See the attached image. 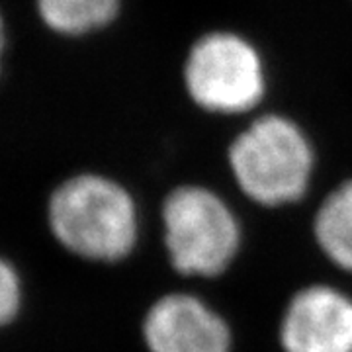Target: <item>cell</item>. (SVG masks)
Masks as SVG:
<instances>
[{"mask_svg": "<svg viewBox=\"0 0 352 352\" xmlns=\"http://www.w3.org/2000/svg\"><path fill=\"white\" fill-rule=\"evenodd\" d=\"M45 229L53 243L75 258L120 263L138 243V206L129 190L110 176L75 173L47 194Z\"/></svg>", "mask_w": 352, "mask_h": 352, "instance_id": "cell-1", "label": "cell"}, {"mask_svg": "<svg viewBox=\"0 0 352 352\" xmlns=\"http://www.w3.org/2000/svg\"><path fill=\"white\" fill-rule=\"evenodd\" d=\"M143 340L149 352H231L226 321L186 294L153 303L143 319Z\"/></svg>", "mask_w": 352, "mask_h": 352, "instance_id": "cell-5", "label": "cell"}, {"mask_svg": "<svg viewBox=\"0 0 352 352\" xmlns=\"http://www.w3.org/2000/svg\"><path fill=\"white\" fill-rule=\"evenodd\" d=\"M25 305V282L18 266L0 252V331L18 321Z\"/></svg>", "mask_w": 352, "mask_h": 352, "instance_id": "cell-9", "label": "cell"}, {"mask_svg": "<svg viewBox=\"0 0 352 352\" xmlns=\"http://www.w3.org/2000/svg\"><path fill=\"white\" fill-rule=\"evenodd\" d=\"M6 24H4V16L0 12V75H2V61H4V53H6Z\"/></svg>", "mask_w": 352, "mask_h": 352, "instance_id": "cell-10", "label": "cell"}, {"mask_svg": "<svg viewBox=\"0 0 352 352\" xmlns=\"http://www.w3.org/2000/svg\"><path fill=\"white\" fill-rule=\"evenodd\" d=\"M163 223L168 258L182 274L217 276L239 251V223L212 190H173L163 204Z\"/></svg>", "mask_w": 352, "mask_h": 352, "instance_id": "cell-4", "label": "cell"}, {"mask_svg": "<svg viewBox=\"0 0 352 352\" xmlns=\"http://www.w3.org/2000/svg\"><path fill=\"white\" fill-rule=\"evenodd\" d=\"M229 166L237 186L252 201L270 208L286 206L309 188L314 145L292 118L263 113L229 145Z\"/></svg>", "mask_w": 352, "mask_h": 352, "instance_id": "cell-2", "label": "cell"}, {"mask_svg": "<svg viewBox=\"0 0 352 352\" xmlns=\"http://www.w3.org/2000/svg\"><path fill=\"white\" fill-rule=\"evenodd\" d=\"M188 98L215 116H243L266 96L263 53L243 34L231 30L206 32L194 39L182 65Z\"/></svg>", "mask_w": 352, "mask_h": 352, "instance_id": "cell-3", "label": "cell"}, {"mask_svg": "<svg viewBox=\"0 0 352 352\" xmlns=\"http://www.w3.org/2000/svg\"><path fill=\"white\" fill-rule=\"evenodd\" d=\"M122 0H36V12L50 32L65 38H82L112 24Z\"/></svg>", "mask_w": 352, "mask_h": 352, "instance_id": "cell-7", "label": "cell"}, {"mask_svg": "<svg viewBox=\"0 0 352 352\" xmlns=\"http://www.w3.org/2000/svg\"><path fill=\"white\" fill-rule=\"evenodd\" d=\"M286 352H352V300L329 286L294 296L282 319Z\"/></svg>", "mask_w": 352, "mask_h": 352, "instance_id": "cell-6", "label": "cell"}, {"mask_svg": "<svg viewBox=\"0 0 352 352\" xmlns=\"http://www.w3.org/2000/svg\"><path fill=\"white\" fill-rule=\"evenodd\" d=\"M315 237L333 263L352 272V180L342 182L315 215Z\"/></svg>", "mask_w": 352, "mask_h": 352, "instance_id": "cell-8", "label": "cell"}]
</instances>
